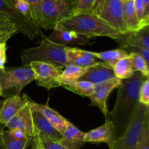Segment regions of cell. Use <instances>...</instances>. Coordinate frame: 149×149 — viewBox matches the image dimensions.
Wrapping results in <instances>:
<instances>
[{
	"label": "cell",
	"mask_w": 149,
	"mask_h": 149,
	"mask_svg": "<svg viewBox=\"0 0 149 149\" xmlns=\"http://www.w3.org/2000/svg\"><path fill=\"white\" fill-rule=\"evenodd\" d=\"M20 58L23 66H29L32 62L47 63L62 68L68 64L66 47L51 42L46 36L41 39L38 46L23 49Z\"/></svg>",
	"instance_id": "3"
},
{
	"label": "cell",
	"mask_w": 149,
	"mask_h": 149,
	"mask_svg": "<svg viewBox=\"0 0 149 149\" xmlns=\"http://www.w3.org/2000/svg\"><path fill=\"white\" fill-rule=\"evenodd\" d=\"M29 67L33 73L34 81L39 86L47 90L61 87L58 78L63 68L43 62H32Z\"/></svg>",
	"instance_id": "8"
},
{
	"label": "cell",
	"mask_w": 149,
	"mask_h": 149,
	"mask_svg": "<svg viewBox=\"0 0 149 149\" xmlns=\"http://www.w3.org/2000/svg\"><path fill=\"white\" fill-rule=\"evenodd\" d=\"M34 79L33 73L29 66L4 68L0 71V86L3 94L10 91L11 96L20 95L23 88Z\"/></svg>",
	"instance_id": "5"
},
{
	"label": "cell",
	"mask_w": 149,
	"mask_h": 149,
	"mask_svg": "<svg viewBox=\"0 0 149 149\" xmlns=\"http://www.w3.org/2000/svg\"><path fill=\"white\" fill-rule=\"evenodd\" d=\"M17 30L13 31H4L0 29V42L4 40H8L12 36L16 33H17Z\"/></svg>",
	"instance_id": "39"
},
{
	"label": "cell",
	"mask_w": 149,
	"mask_h": 149,
	"mask_svg": "<svg viewBox=\"0 0 149 149\" xmlns=\"http://www.w3.org/2000/svg\"><path fill=\"white\" fill-rule=\"evenodd\" d=\"M76 13L72 0H45L39 27L53 30L57 25Z\"/></svg>",
	"instance_id": "4"
},
{
	"label": "cell",
	"mask_w": 149,
	"mask_h": 149,
	"mask_svg": "<svg viewBox=\"0 0 149 149\" xmlns=\"http://www.w3.org/2000/svg\"><path fill=\"white\" fill-rule=\"evenodd\" d=\"M13 6H14L15 9L19 13H20L26 18H27L31 23H33L30 7H29V3H28V1L26 0H15L14 3H13Z\"/></svg>",
	"instance_id": "30"
},
{
	"label": "cell",
	"mask_w": 149,
	"mask_h": 149,
	"mask_svg": "<svg viewBox=\"0 0 149 149\" xmlns=\"http://www.w3.org/2000/svg\"><path fill=\"white\" fill-rule=\"evenodd\" d=\"M2 104H3V101H1V100H0V115H1V107H2ZM6 126L4 125V124L1 123V119H0V135L4 132V128Z\"/></svg>",
	"instance_id": "43"
},
{
	"label": "cell",
	"mask_w": 149,
	"mask_h": 149,
	"mask_svg": "<svg viewBox=\"0 0 149 149\" xmlns=\"http://www.w3.org/2000/svg\"><path fill=\"white\" fill-rule=\"evenodd\" d=\"M145 79L141 73L135 72L132 77L122 80L119 86L114 106L106 118L114 127L116 140L127 129L139 105L140 87Z\"/></svg>",
	"instance_id": "1"
},
{
	"label": "cell",
	"mask_w": 149,
	"mask_h": 149,
	"mask_svg": "<svg viewBox=\"0 0 149 149\" xmlns=\"http://www.w3.org/2000/svg\"><path fill=\"white\" fill-rule=\"evenodd\" d=\"M135 11L140 23L145 18V8L142 0H133Z\"/></svg>",
	"instance_id": "37"
},
{
	"label": "cell",
	"mask_w": 149,
	"mask_h": 149,
	"mask_svg": "<svg viewBox=\"0 0 149 149\" xmlns=\"http://www.w3.org/2000/svg\"><path fill=\"white\" fill-rule=\"evenodd\" d=\"M35 146H36V139H35V138H29L27 146H26L25 149H35Z\"/></svg>",
	"instance_id": "41"
},
{
	"label": "cell",
	"mask_w": 149,
	"mask_h": 149,
	"mask_svg": "<svg viewBox=\"0 0 149 149\" xmlns=\"http://www.w3.org/2000/svg\"><path fill=\"white\" fill-rule=\"evenodd\" d=\"M0 149H6L4 143H3V141H2V139H1V135H0Z\"/></svg>",
	"instance_id": "45"
},
{
	"label": "cell",
	"mask_w": 149,
	"mask_h": 149,
	"mask_svg": "<svg viewBox=\"0 0 149 149\" xmlns=\"http://www.w3.org/2000/svg\"><path fill=\"white\" fill-rule=\"evenodd\" d=\"M146 79L147 80H149V72H148V75H147V76H146Z\"/></svg>",
	"instance_id": "48"
},
{
	"label": "cell",
	"mask_w": 149,
	"mask_h": 149,
	"mask_svg": "<svg viewBox=\"0 0 149 149\" xmlns=\"http://www.w3.org/2000/svg\"><path fill=\"white\" fill-rule=\"evenodd\" d=\"M66 58L68 64H74L83 68L95 66L102 62L94 56L93 52L77 47H66Z\"/></svg>",
	"instance_id": "17"
},
{
	"label": "cell",
	"mask_w": 149,
	"mask_h": 149,
	"mask_svg": "<svg viewBox=\"0 0 149 149\" xmlns=\"http://www.w3.org/2000/svg\"><path fill=\"white\" fill-rule=\"evenodd\" d=\"M39 139L40 140L45 149H67L63 146L61 145L58 141H53L49 139H45V138L43 139L39 138Z\"/></svg>",
	"instance_id": "36"
},
{
	"label": "cell",
	"mask_w": 149,
	"mask_h": 149,
	"mask_svg": "<svg viewBox=\"0 0 149 149\" xmlns=\"http://www.w3.org/2000/svg\"><path fill=\"white\" fill-rule=\"evenodd\" d=\"M93 52L94 56L99 61H102L109 66L113 68L115 64L120 60L128 56L129 53L123 48H117L112 50L100 52Z\"/></svg>",
	"instance_id": "22"
},
{
	"label": "cell",
	"mask_w": 149,
	"mask_h": 149,
	"mask_svg": "<svg viewBox=\"0 0 149 149\" xmlns=\"http://www.w3.org/2000/svg\"><path fill=\"white\" fill-rule=\"evenodd\" d=\"M7 1H8V2H10V4H12L13 5V3H14V1L15 0H7Z\"/></svg>",
	"instance_id": "46"
},
{
	"label": "cell",
	"mask_w": 149,
	"mask_h": 149,
	"mask_svg": "<svg viewBox=\"0 0 149 149\" xmlns=\"http://www.w3.org/2000/svg\"><path fill=\"white\" fill-rule=\"evenodd\" d=\"M51 42L67 47L68 45H91L94 37L84 36L75 31L65 29L61 24L54 28L52 33L47 36Z\"/></svg>",
	"instance_id": "11"
},
{
	"label": "cell",
	"mask_w": 149,
	"mask_h": 149,
	"mask_svg": "<svg viewBox=\"0 0 149 149\" xmlns=\"http://www.w3.org/2000/svg\"><path fill=\"white\" fill-rule=\"evenodd\" d=\"M116 42L123 49L127 47H141L149 49V24L140 28L136 31L124 34Z\"/></svg>",
	"instance_id": "18"
},
{
	"label": "cell",
	"mask_w": 149,
	"mask_h": 149,
	"mask_svg": "<svg viewBox=\"0 0 149 149\" xmlns=\"http://www.w3.org/2000/svg\"><path fill=\"white\" fill-rule=\"evenodd\" d=\"M122 1H124V2H125V1H130V0H122Z\"/></svg>",
	"instance_id": "49"
},
{
	"label": "cell",
	"mask_w": 149,
	"mask_h": 149,
	"mask_svg": "<svg viewBox=\"0 0 149 149\" xmlns=\"http://www.w3.org/2000/svg\"><path fill=\"white\" fill-rule=\"evenodd\" d=\"M142 1H143V3L144 8H145V18H146L149 14V0H142Z\"/></svg>",
	"instance_id": "42"
},
{
	"label": "cell",
	"mask_w": 149,
	"mask_h": 149,
	"mask_svg": "<svg viewBox=\"0 0 149 149\" xmlns=\"http://www.w3.org/2000/svg\"><path fill=\"white\" fill-rule=\"evenodd\" d=\"M98 16L120 33L123 34L129 33L124 20V1L122 0H106Z\"/></svg>",
	"instance_id": "9"
},
{
	"label": "cell",
	"mask_w": 149,
	"mask_h": 149,
	"mask_svg": "<svg viewBox=\"0 0 149 149\" xmlns=\"http://www.w3.org/2000/svg\"><path fill=\"white\" fill-rule=\"evenodd\" d=\"M122 81V80L115 77L101 84H96L93 93L88 97L92 106L98 107L106 118L109 113L107 107L108 97L114 89L119 88Z\"/></svg>",
	"instance_id": "10"
},
{
	"label": "cell",
	"mask_w": 149,
	"mask_h": 149,
	"mask_svg": "<svg viewBox=\"0 0 149 149\" xmlns=\"http://www.w3.org/2000/svg\"><path fill=\"white\" fill-rule=\"evenodd\" d=\"M113 78H115L113 68L101 62L98 65L87 68L85 74L81 77L79 80L90 81L96 85Z\"/></svg>",
	"instance_id": "19"
},
{
	"label": "cell",
	"mask_w": 149,
	"mask_h": 149,
	"mask_svg": "<svg viewBox=\"0 0 149 149\" xmlns=\"http://www.w3.org/2000/svg\"><path fill=\"white\" fill-rule=\"evenodd\" d=\"M139 103L149 106V80L145 79L141 84L139 90Z\"/></svg>",
	"instance_id": "31"
},
{
	"label": "cell",
	"mask_w": 149,
	"mask_h": 149,
	"mask_svg": "<svg viewBox=\"0 0 149 149\" xmlns=\"http://www.w3.org/2000/svg\"><path fill=\"white\" fill-rule=\"evenodd\" d=\"M124 20L127 31H136L139 29L140 21L138 20L133 0L124 2Z\"/></svg>",
	"instance_id": "23"
},
{
	"label": "cell",
	"mask_w": 149,
	"mask_h": 149,
	"mask_svg": "<svg viewBox=\"0 0 149 149\" xmlns=\"http://www.w3.org/2000/svg\"><path fill=\"white\" fill-rule=\"evenodd\" d=\"M87 68H83L74 64H67L58 78L61 87H65L73 85L85 74Z\"/></svg>",
	"instance_id": "21"
},
{
	"label": "cell",
	"mask_w": 149,
	"mask_h": 149,
	"mask_svg": "<svg viewBox=\"0 0 149 149\" xmlns=\"http://www.w3.org/2000/svg\"><path fill=\"white\" fill-rule=\"evenodd\" d=\"M0 13L10 19L15 24L17 31L27 36L31 40L42 39L45 35L41 29L19 13L14 6L7 0H0Z\"/></svg>",
	"instance_id": "7"
},
{
	"label": "cell",
	"mask_w": 149,
	"mask_h": 149,
	"mask_svg": "<svg viewBox=\"0 0 149 149\" xmlns=\"http://www.w3.org/2000/svg\"><path fill=\"white\" fill-rule=\"evenodd\" d=\"M105 1H106V0H95V2L93 4V6L92 7V10L90 11V13H93V14L99 15L100 12H101L102 8H103Z\"/></svg>",
	"instance_id": "38"
},
{
	"label": "cell",
	"mask_w": 149,
	"mask_h": 149,
	"mask_svg": "<svg viewBox=\"0 0 149 149\" xmlns=\"http://www.w3.org/2000/svg\"><path fill=\"white\" fill-rule=\"evenodd\" d=\"M29 97L26 95H13L8 97L3 101L1 110V122L6 126L12 118L18 113L23 108L27 106Z\"/></svg>",
	"instance_id": "15"
},
{
	"label": "cell",
	"mask_w": 149,
	"mask_h": 149,
	"mask_svg": "<svg viewBox=\"0 0 149 149\" xmlns=\"http://www.w3.org/2000/svg\"><path fill=\"white\" fill-rule=\"evenodd\" d=\"M3 95V93H2V90H1V86H0V96H1Z\"/></svg>",
	"instance_id": "47"
},
{
	"label": "cell",
	"mask_w": 149,
	"mask_h": 149,
	"mask_svg": "<svg viewBox=\"0 0 149 149\" xmlns=\"http://www.w3.org/2000/svg\"><path fill=\"white\" fill-rule=\"evenodd\" d=\"M11 135L14 137L15 139L17 140H28L29 139V137L26 136V134L23 132V131L20 130L18 129H14L10 130Z\"/></svg>",
	"instance_id": "40"
},
{
	"label": "cell",
	"mask_w": 149,
	"mask_h": 149,
	"mask_svg": "<svg viewBox=\"0 0 149 149\" xmlns=\"http://www.w3.org/2000/svg\"><path fill=\"white\" fill-rule=\"evenodd\" d=\"M116 141L114 127L111 121L106 119V122L101 126L86 132L84 142L99 143H105L109 149L113 148Z\"/></svg>",
	"instance_id": "12"
},
{
	"label": "cell",
	"mask_w": 149,
	"mask_h": 149,
	"mask_svg": "<svg viewBox=\"0 0 149 149\" xmlns=\"http://www.w3.org/2000/svg\"><path fill=\"white\" fill-rule=\"evenodd\" d=\"M28 106L30 107L31 109L39 111L61 135L63 134L68 121L65 119L62 115L60 114L58 111L49 107L47 103L39 104L29 99Z\"/></svg>",
	"instance_id": "14"
},
{
	"label": "cell",
	"mask_w": 149,
	"mask_h": 149,
	"mask_svg": "<svg viewBox=\"0 0 149 149\" xmlns=\"http://www.w3.org/2000/svg\"><path fill=\"white\" fill-rule=\"evenodd\" d=\"M128 57L135 72L141 73L143 76L146 77L149 72V67L145 59L136 52H130Z\"/></svg>",
	"instance_id": "27"
},
{
	"label": "cell",
	"mask_w": 149,
	"mask_h": 149,
	"mask_svg": "<svg viewBox=\"0 0 149 149\" xmlns=\"http://www.w3.org/2000/svg\"><path fill=\"white\" fill-rule=\"evenodd\" d=\"M95 86V85L90 81H85V80H79L73 85L68 86L64 88L67 89L75 94L88 97L94 92Z\"/></svg>",
	"instance_id": "25"
},
{
	"label": "cell",
	"mask_w": 149,
	"mask_h": 149,
	"mask_svg": "<svg viewBox=\"0 0 149 149\" xmlns=\"http://www.w3.org/2000/svg\"><path fill=\"white\" fill-rule=\"evenodd\" d=\"M148 15H149V14H148Z\"/></svg>",
	"instance_id": "50"
},
{
	"label": "cell",
	"mask_w": 149,
	"mask_h": 149,
	"mask_svg": "<svg viewBox=\"0 0 149 149\" xmlns=\"http://www.w3.org/2000/svg\"><path fill=\"white\" fill-rule=\"evenodd\" d=\"M6 127L8 128L10 130L18 129L23 131L29 138H34L31 110L28 104L10 119V122L6 125Z\"/></svg>",
	"instance_id": "16"
},
{
	"label": "cell",
	"mask_w": 149,
	"mask_h": 149,
	"mask_svg": "<svg viewBox=\"0 0 149 149\" xmlns=\"http://www.w3.org/2000/svg\"><path fill=\"white\" fill-rule=\"evenodd\" d=\"M36 139V146H35V149H45L43 145L41 143L40 140L38 138H35Z\"/></svg>",
	"instance_id": "44"
},
{
	"label": "cell",
	"mask_w": 149,
	"mask_h": 149,
	"mask_svg": "<svg viewBox=\"0 0 149 149\" xmlns=\"http://www.w3.org/2000/svg\"><path fill=\"white\" fill-rule=\"evenodd\" d=\"M85 132H82L68 121L66 128L58 142L67 149H80L85 143Z\"/></svg>",
	"instance_id": "20"
},
{
	"label": "cell",
	"mask_w": 149,
	"mask_h": 149,
	"mask_svg": "<svg viewBox=\"0 0 149 149\" xmlns=\"http://www.w3.org/2000/svg\"><path fill=\"white\" fill-rule=\"evenodd\" d=\"M74 7L77 13H90L95 0H75Z\"/></svg>",
	"instance_id": "32"
},
{
	"label": "cell",
	"mask_w": 149,
	"mask_h": 149,
	"mask_svg": "<svg viewBox=\"0 0 149 149\" xmlns=\"http://www.w3.org/2000/svg\"><path fill=\"white\" fill-rule=\"evenodd\" d=\"M113 71L115 77L121 80L130 79L133 76L135 73L130 60L128 56L118 61L113 67Z\"/></svg>",
	"instance_id": "24"
},
{
	"label": "cell",
	"mask_w": 149,
	"mask_h": 149,
	"mask_svg": "<svg viewBox=\"0 0 149 149\" xmlns=\"http://www.w3.org/2000/svg\"><path fill=\"white\" fill-rule=\"evenodd\" d=\"M31 110L34 138H45L53 141H59L62 135L37 111Z\"/></svg>",
	"instance_id": "13"
},
{
	"label": "cell",
	"mask_w": 149,
	"mask_h": 149,
	"mask_svg": "<svg viewBox=\"0 0 149 149\" xmlns=\"http://www.w3.org/2000/svg\"><path fill=\"white\" fill-rule=\"evenodd\" d=\"M1 136L6 149H25L29 140V138L28 140L15 139L9 130H4L1 134Z\"/></svg>",
	"instance_id": "26"
},
{
	"label": "cell",
	"mask_w": 149,
	"mask_h": 149,
	"mask_svg": "<svg viewBox=\"0 0 149 149\" xmlns=\"http://www.w3.org/2000/svg\"><path fill=\"white\" fill-rule=\"evenodd\" d=\"M0 29L4 31L17 30L14 23L1 13H0Z\"/></svg>",
	"instance_id": "35"
},
{
	"label": "cell",
	"mask_w": 149,
	"mask_h": 149,
	"mask_svg": "<svg viewBox=\"0 0 149 149\" xmlns=\"http://www.w3.org/2000/svg\"><path fill=\"white\" fill-rule=\"evenodd\" d=\"M149 106L139 103L129 125L115 142L112 149H136Z\"/></svg>",
	"instance_id": "6"
},
{
	"label": "cell",
	"mask_w": 149,
	"mask_h": 149,
	"mask_svg": "<svg viewBox=\"0 0 149 149\" xmlns=\"http://www.w3.org/2000/svg\"><path fill=\"white\" fill-rule=\"evenodd\" d=\"M7 40L0 42V71L5 68V63L7 62Z\"/></svg>",
	"instance_id": "34"
},
{
	"label": "cell",
	"mask_w": 149,
	"mask_h": 149,
	"mask_svg": "<svg viewBox=\"0 0 149 149\" xmlns=\"http://www.w3.org/2000/svg\"><path fill=\"white\" fill-rule=\"evenodd\" d=\"M60 24L79 34L94 38L95 36H106L116 41L124 35L109 26L98 15L91 13L76 12Z\"/></svg>",
	"instance_id": "2"
},
{
	"label": "cell",
	"mask_w": 149,
	"mask_h": 149,
	"mask_svg": "<svg viewBox=\"0 0 149 149\" xmlns=\"http://www.w3.org/2000/svg\"><path fill=\"white\" fill-rule=\"evenodd\" d=\"M136 149H149V111L146 116L143 127Z\"/></svg>",
	"instance_id": "29"
},
{
	"label": "cell",
	"mask_w": 149,
	"mask_h": 149,
	"mask_svg": "<svg viewBox=\"0 0 149 149\" xmlns=\"http://www.w3.org/2000/svg\"><path fill=\"white\" fill-rule=\"evenodd\" d=\"M127 52H136V53L141 55L143 58L146 61L149 67V49L141 47H127L124 48Z\"/></svg>",
	"instance_id": "33"
},
{
	"label": "cell",
	"mask_w": 149,
	"mask_h": 149,
	"mask_svg": "<svg viewBox=\"0 0 149 149\" xmlns=\"http://www.w3.org/2000/svg\"><path fill=\"white\" fill-rule=\"evenodd\" d=\"M30 7L33 23L39 27L41 20L42 5L45 0H26Z\"/></svg>",
	"instance_id": "28"
}]
</instances>
